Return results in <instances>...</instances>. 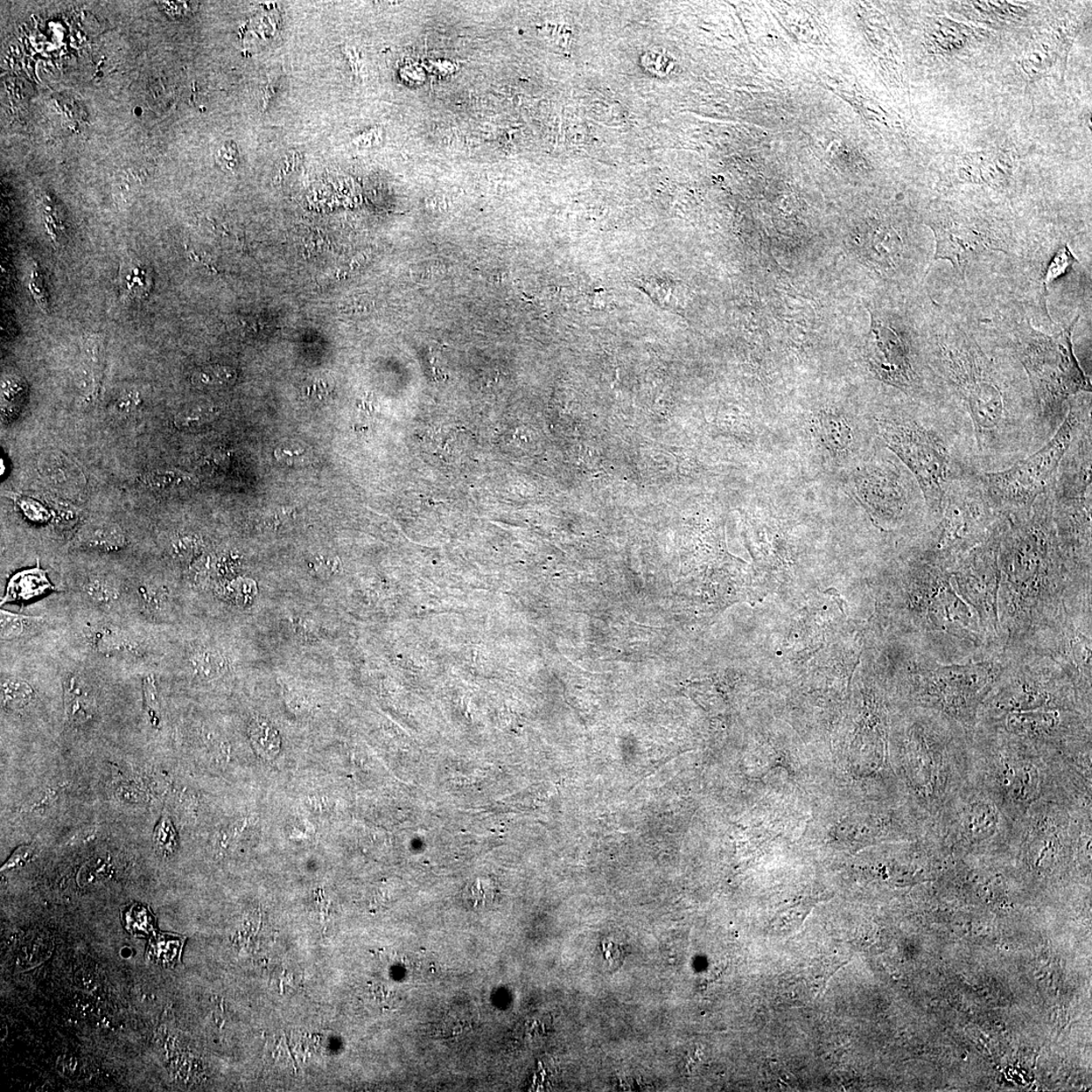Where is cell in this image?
Segmentation results:
<instances>
[{"instance_id":"obj_1","label":"cell","mask_w":1092,"mask_h":1092,"mask_svg":"<svg viewBox=\"0 0 1092 1092\" xmlns=\"http://www.w3.org/2000/svg\"><path fill=\"white\" fill-rule=\"evenodd\" d=\"M927 355L944 406L972 439L978 470L990 473L1043 444L1023 368L1007 352H990L952 321L933 325Z\"/></svg>"},{"instance_id":"obj_2","label":"cell","mask_w":1092,"mask_h":1092,"mask_svg":"<svg viewBox=\"0 0 1092 1092\" xmlns=\"http://www.w3.org/2000/svg\"><path fill=\"white\" fill-rule=\"evenodd\" d=\"M1052 489L1001 518L998 616L1007 660L1033 654L1066 616L1091 608V588L1071 576L1061 554Z\"/></svg>"},{"instance_id":"obj_3","label":"cell","mask_w":1092,"mask_h":1092,"mask_svg":"<svg viewBox=\"0 0 1092 1092\" xmlns=\"http://www.w3.org/2000/svg\"><path fill=\"white\" fill-rule=\"evenodd\" d=\"M907 412L875 416L874 428L918 482L934 524L951 486L982 472L972 439L953 412L925 402Z\"/></svg>"},{"instance_id":"obj_4","label":"cell","mask_w":1092,"mask_h":1092,"mask_svg":"<svg viewBox=\"0 0 1092 1092\" xmlns=\"http://www.w3.org/2000/svg\"><path fill=\"white\" fill-rule=\"evenodd\" d=\"M969 781L985 790L1014 823L1041 801L1075 803L1065 755L982 726L972 734Z\"/></svg>"},{"instance_id":"obj_5","label":"cell","mask_w":1092,"mask_h":1092,"mask_svg":"<svg viewBox=\"0 0 1092 1092\" xmlns=\"http://www.w3.org/2000/svg\"><path fill=\"white\" fill-rule=\"evenodd\" d=\"M907 578V607L927 648L926 655L955 664L993 652L972 608L959 596L949 570L914 555Z\"/></svg>"},{"instance_id":"obj_6","label":"cell","mask_w":1092,"mask_h":1092,"mask_svg":"<svg viewBox=\"0 0 1092 1092\" xmlns=\"http://www.w3.org/2000/svg\"><path fill=\"white\" fill-rule=\"evenodd\" d=\"M1078 317L1061 331L1047 334L1030 323L1012 332L1010 353L1023 368L1030 384L1043 445L1058 430L1071 402L1091 393V383L1073 349Z\"/></svg>"},{"instance_id":"obj_7","label":"cell","mask_w":1092,"mask_h":1092,"mask_svg":"<svg viewBox=\"0 0 1092 1092\" xmlns=\"http://www.w3.org/2000/svg\"><path fill=\"white\" fill-rule=\"evenodd\" d=\"M972 736L942 714L921 709L909 733V780L918 810L932 823L969 782Z\"/></svg>"},{"instance_id":"obj_8","label":"cell","mask_w":1092,"mask_h":1092,"mask_svg":"<svg viewBox=\"0 0 1092 1092\" xmlns=\"http://www.w3.org/2000/svg\"><path fill=\"white\" fill-rule=\"evenodd\" d=\"M1092 421L1064 455L1052 489L1056 535L1067 569L1078 583L1091 587Z\"/></svg>"},{"instance_id":"obj_9","label":"cell","mask_w":1092,"mask_h":1092,"mask_svg":"<svg viewBox=\"0 0 1092 1092\" xmlns=\"http://www.w3.org/2000/svg\"><path fill=\"white\" fill-rule=\"evenodd\" d=\"M1009 660L994 655L943 664L923 655L909 671L910 694L921 709L942 714L973 734L980 707L1005 673Z\"/></svg>"},{"instance_id":"obj_10","label":"cell","mask_w":1092,"mask_h":1092,"mask_svg":"<svg viewBox=\"0 0 1092 1092\" xmlns=\"http://www.w3.org/2000/svg\"><path fill=\"white\" fill-rule=\"evenodd\" d=\"M1003 514L987 493L982 473L956 482L933 527L921 535L915 556L950 570L993 534Z\"/></svg>"},{"instance_id":"obj_11","label":"cell","mask_w":1092,"mask_h":1092,"mask_svg":"<svg viewBox=\"0 0 1092 1092\" xmlns=\"http://www.w3.org/2000/svg\"><path fill=\"white\" fill-rule=\"evenodd\" d=\"M1091 422V393L1078 396L1058 430L1044 445L1004 470L982 473L987 493L1001 513L1031 507L1054 486L1064 455L1083 427Z\"/></svg>"},{"instance_id":"obj_12","label":"cell","mask_w":1092,"mask_h":1092,"mask_svg":"<svg viewBox=\"0 0 1092 1092\" xmlns=\"http://www.w3.org/2000/svg\"><path fill=\"white\" fill-rule=\"evenodd\" d=\"M1054 709L1092 714L1091 698L1082 694L1073 679L1051 659L1028 655L1009 660L1005 673L980 707L977 719Z\"/></svg>"},{"instance_id":"obj_13","label":"cell","mask_w":1092,"mask_h":1092,"mask_svg":"<svg viewBox=\"0 0 1092 1092\" xmlns=\"http://www.w3.org/2000/svg\"><path fill=\"white\" fill-rule=\"evenodd\" d=\"M1016 829L1017 823L971 781L930 823V834L953 859L1009 853Z\"/></svg>"},{"instance_id":"obj_14","label":"cell","mask_w":1092,"mask_h":1092,"mask_svg":"<svg viewBox=\"0 0 1092 1092\" xmlns=\"http://www.w3.org/2000/svg\"><path fill=\"white\" fill-rule=\"evenodd\" d=\"M864 357L870 373L881 383L902 391L915 401L944 406L936 376L930 368L927 345H914L912 335L901 330L885 315L873 313Z\"/></svg>"},{"instance_id":"obj_15","label":"cell","mask_w":1092,"mask_h":1092,"mask_svg":"<svg viewBox=\"0 0 1092 1092\" xmlns=\"http://www.w3.org/2000/svg\"><path fill=\"white\" fill-rule=\"evenodd\" d=\"M851 484L853 496L881 530L888 532L907 521L925 532L932 527L918 482L891 458H871L853 473Z\"/></svg>"},{"instance_id":"obj_16","label":"cell","mask_w":1092,"mask_h":1092,"mask_svg":"<svg viewBox=\"0 0 1092 1092\" xmlns=\"http://www.w3.org/2000/svg\"><path fill=\"white\" fill-rule=\"evenodd\" d=\"M976 726L1056 755H1075L1091 750V714L1071 710H1035L980 717Z\"/></svg>"},{"instance_id":"obj_17","label":"cell","mask_w":1092,"mask_h":1092,"mask_svg":"<svg viewBox=\"0 0 1092 1092\" xmlns=\"http://www.w3.org/2000/svg\"><path fill=\"white\" fill-rule=\"evenodd\" d=\"M1000 523L1001 519L984 542L959 558L949 570L959 596L975 612L986 641L993 652L998 655H1001L998 616Z\"/></svg>"},{"instance_id":"obj_18","label":"cell","mask_w":1092,"mask_h":1092,"mask_svg":"<svg viewBox=\"0 0 1092 1092\" xmlns=\"http://www.w3.org/2000/svg\"><path fill=\"white\" fill-rule=\"evenodd\" d=\"M1091 608L1070 613L1032 655L1055 662L1091 698Z\"/></svg>"},{"instance_id":"obj_19","label":"cell","mask_w":1092,"mask_h":1092,"mask_svg":"<svg viewBox=\"0 0 1092 1092\" xmlns=\"http://www.w3.org/2000/svg\"><path fill=\"white\" fill-rule=\"evenodd\" d=\"M936 238L934 262L947 261L959 275H966L976 256L990 252L1010 254L1013 247L1010 237L976 223L944 219L933 223Z\"/></svg>"},{"instance_id":"obj_20","label":"cell","mask_w":1092,"mask_h":1092,"mask_svg":"<svg viewBox=\"0 0 1092 1092\" xmlns=\"http://www.w3.org/2000/svg\"><path fill=\"white\" fill-rule=\"evenodd\" d=\"M819 440L832 457L848 458L855 450V432L849 418L832 412H823L815 420Z\"/></svg>"},{"instance_id":"obj_21","label":"cell","mask_w":1092,"mask_h":1092,"mask_svg":"<svg viewBox=\"0 0 1092 1092\" xmlns=\"http://www.w3.org/2000/svg\"><path fill=\"white\" fill-rule=\"evenodd\" d=\"M95 703L89 692L77 678L68 679L65 684V709L68 719L74 724H83L94 716Z\"/></svg>"},{"instance_id":"obj_22","label":"cell","mask_w":1092,"mask_h":1092,"mask_svg":"<svg viewBox=\"0 0 1092 1092\" xmlns=\"http://www.w3.org/2000/svg\"><path fill=\"white\" fill-rule=\"evenodd\" d=\"M125 542L127 539L120 527L110 524L91 525L80 536V542L95 550H118L124 548Z\"/></svg>"},{"instance_id":"obj_23","label":"cell","mask_w":1092,"mask_h":1092,"mask_svg":"<svg viewBox=\"0 0 1092 1092\" xmlns=\"http://www.w3.org/2000/svg\"><path fill=\"white\" fill-rule=\"evenodd\" d=\"M249 737L258 754L265 758H273L281 750V737L269 720L256 718L251 721Z\"/></svg>"},{"instance_id":"obj_24","label":"cell","mask_w":1092,"mask_h":1092,"mask_svg":"<svg viewBox=\"0 0 1092 1092\" xmlns=\"http://www.w3.org/2000/svg\"><path fill=\"white\" fill-rule=\"evenodd\" d=\"M190 666L201 680L213 681L225 674L227 661L218 650L201 648L192 655Z\"/></svg>"},{"instance_id":"obj_25","label":"cell","mask_w":1092,"mask_h":1092,"mask_svg":"<svg viewBox=\"0 0 1092 1092\" xmlns=\"http://www.w3.org/2000/svg\"><path fill=\"white\" fill-rule=\"evenodd\" d=\"M40 472L43 477L53 482L55 486H66L76 482V470L70 461L62 454L50 453L43 455L39 463Z\"/></svg>"},{"instance_id":"obj_26","label":"cell","mask_w":1092,"mask_h":1092,"mask_svg":"<svg viewBox=\"0 0 1092 1092\" xmlns=\"http://www.w3.org/2000/svg\"><path fill=\"white\" fill-rule=\"evenodd\" d=\"M218 411L209 406H197L178 413L173 423L179 430L194 431L214 421Z\"/></svg>"},{"instance_id":"obj_27","label":"cell","mask_w":1092,"mask_h":1092,"mask_svg":"<svg viewBox=\"0 0 1092 1092\" xmlns=\"http://www.w3.org/2000/svg\"><path fill=\"white\" fill-rule=\"evenodd\" d=\"M190 475L178 471L157 470L144 475L143 484L154 491H171L190 484Z\"/></svg>"},{"instance_id":"obj_28","label":"cell","mask_w":1092,"mask_h":1092,"mask_svg":"<svg viewBox=\"0 0 1092 1092\" xmlns=\"http://www.w3.org/2000/svg\"><path fill=\"white\" fill-rule=\"evenodd\" d=\"M2 696L5 707L19 709L31 701L33 689L22 679H5L2 684Z\"/></svg>"},{"instance_id":"obj_29","label":"cell","mask_w":1092,"mask_h":1092,"mask_svg":"<svg viewBox=\"0 0 1092 1092\" xmlns=\"http://www.w3.org/2000/svg\"><path fill=\"white\" fill-rule=\"evenodd\" d=\"M40 622L41 618H31V616L11 613L6 610L0 611V627H2L3 640L18 639L27 630L38 626Z\"/></svg>"},{"instance_id":"obj_30","label":"cell","mask_w":1092,"mask_h":1092,"mask_svg":"<svg viewBox=\"0 0 1092 1092\" xmlns=\"http://www.w3.org/2000/svg\"><path fill=\"white\" fill-rule=\"evenodd\" d=\"M95 647L103 655L121 653L129 647V640L120 630L102 628L94 636Z\"/></svg>"},{"instance_id":"obj_31","label":"cell","mask_w":1092,"mask_h":1092,"mask_svg":"<svg viewBox=\"0 0 1092 1092\" xmlns=\"http://www.w3.org/2000/svg\"><path fill=\"white\" fill-rule=\"evenodd\" d=\"M154 846L164 856L172 853L178 846L177 832H175L170 818L163 816L156 825L153 836Z\"/></svg>"},{"instance_id":"obj_32","label":"cell","mask_w":1092,"mask_h":1092,"mask_svg":"<svg viewBox=\"0 0 1092 1092\" xmlns=\"http://www.w3.org/2000/svg\"><path fill=\"white\" fill-rule=\"evenodd\" d=\"M84 592L87 596L93 600L95 603L106 605L111 603L118 599V590L106 580L95 579L89 580L84 586Z\"/></svg>"},{"instance_id":"obj_33","label":"cell","mask_w":1092,"mask_h":1092,"mask_svg":"<svg viewBox=\"0 0 1092 1092\" xmlns=\"http://www.w3.org/2000/svg\"><path fill=\"white\" fill-rule=\"evenodd\" d=\"M201 542L195 535H182L174 539L171 546V554L180 562H190L200 554Z\"/></svg>"},{"instance_id":"obj_34","label":"cell","mask_w":1092,"mask_h":1092,"mask_svg":"<svg viewBox=\"0 0 1092 1092\" xmlns=\"http://www.w3.org/2000/svg\"><path fill=\"white\" fill-rule=\"evenodd\" d=\"M1074 262H1077L1076 258L1073 256V252L1070 251L1069 247H1062L1058 251V254H1057L1051 262H1050L1046 271V276L1044 277L1045 297H1047L1048 284L1052 283L1057 277L1062 276L1064 272H1066L1070 266L1073 265Z\"/></svg>"},{"instance_id":"obj_35","label":"cell","mask_w":1092,"mask_h":1092,"mask_svg":"<svg viewBox=\"0 0 1092 1092\" xmlns=\"http://www.w3.org/2000/svg\"><path fill=\"white\" fill-rule=\"evenodd\" d=\"M225 596L239 605H248L257 595L254 582L247 580H236L226 588Z\"/></svg>"},{"instance_id":"obj_36","label":"cell","mask_w":1092,"mask_h":1092,"mask_svg":"<svg viewBox=\"0 0 1092 1092\" xmlns=\"http://www.w3.org/2000/svg\"><path fill=\"white\" fill-rule=\"evenodd\" d=\"M143 687L146 709L148 711L151 724L158 727L160 724V704L155 679L152 675L145 677Z\"/></svg>"},{"instance_id":"obj_37","label":"cell","mask_w":1092,"mask_h":1092,"mask_svg":"<svg viewBox=\"0 0 1092 1092\" xmlns=\"http://www.w3.org/2000/svg\"><path fill=\"white\" fill-rule=\"evenodd\" d=\"M309 566L315 575L328 579L339 572L340 562L337 557L319 555L312 559Z\"/></svg>"},{"instance_id":"obj_38","label":"cell","mask_w":1092,"mask_h":1092,"mask_svg":"<svg viewBox=\"0 0 1092 1092\" xmlns=\"http://www.w3.org/2000/svg\"><path fill=\"white\" fill-rule=\"evenodd\" d=\"M140 595H141L144 603L150 608L155 609V610L163 607L166 601L165 591L154 586L142 587L140 589Z\"/></svg>"},{"instance_id":"obj_39","label":"cell","mask_w":1092,"mask_h":1092,"mask_svg":"<svg viewBox=\"0 0 1092 1092\" xmlns=\"http://www.w3.org/2000/svg\"><path fill=\"white\" fill-rule=\"evenodd\" d=\"M276 457L278 460L284 461L286 465H297L299 461H303L306 457V451L300 447H279L276 451Z\"/></svg>"},{"instance_id":"obj_40","label":"cell","mask_w":1092,"mask_h":1092,"mask_svg":"<svg viewBox=\"0 0 1092 1092\" xmlns=\"http://www.w3.org/2000/svg\"><path fill=\"white\" fill-rule=\"evenodd\" d=\"M158 4L160 5V8L163 9L167 13L168 16H171L173 19L191 15V12H193V9L195 8V5L192 3L163 2V3H158Z\"/></svg>"},{"instance_id":"obj_41","label":"cell","mask_w":1092,"mask_h":1092,"mask_svg":"<svg viewBox=\"0 0 1092 1092\" xmlns=\"http://www.w3.org/2000/svg\"><path fill=\"white\" fill-rule=\"evenodd\" d=\"M33 853H34V848L31 846H19V849L13 852L8 862H6L3 866L2 870L6 871V870L12 869V868H16L17 866L23 865L25 862H27V860L31 858V856L33 855Z\"/></svg>"},{"instance_id":"obj_42","label":"cell","mask_w":1092,"mask_h":1092,"mask_svg":"<svg viewBox=\"0 0 1092 1092\" xmlns=\"http://www.w3.org/2000/svg\"><path fill=\"white\" fill-rule=\"evenodd\" d=\"M141 403V398H140L137 394L129 393L118 398L115 407L118 413H121V414H129V413L136 411Z\"/></svg>"},{"instance_id":"obj_43","label":"cell","mask_w":1092,"mask_h":1092,"mask_svg":"<svg viewBox=\"0 0 1092 1092\" xmlns=\"http://www.w3.org/2000/svg\"><path fill=\"white\" fill-rule=\"evenodd\" d=\"M238 152L233 143L224 144L218 153V159L222 165L232 168L237 163Z\"/></svg>"},{"instance_id":"obj_44","label":"cell","mask_w":1092,"mask_h":1092,"mask_svg":"<svg viewBox=\"0 0 1092 1092\" xmlns=\"http://www.w3.org/2000/svg\"><path fill=\"white\" fill-rule=\"evenodd\" d=\"M356 141H357L355 142L356 144H359L360 146H362V147H368V146L370 147V146L377 145L381 141V133L379 132V130H375V129L370 132H368V133H364L363 135H360L359 138L356 139Z\"/></svg>"}]
</instances>
